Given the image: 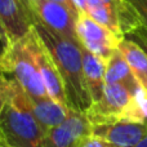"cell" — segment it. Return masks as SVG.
Masks as SVG:
<instances>
[{"instance_id": "6da1fadb", "label": "cell", "mask_w": 147, "mask_h": 147, "mask_svg": "<svg viewBox=\"0 0 147 147\" xmlns=\"http://www.w3.org/2000/svg\"><path fill=\"white\" fill-rule=\"evenodd\" d=\"M0 143L8 147H43L45 132L36 120L28 94L16 79L0 71Z\"/></svg>"}, {"instance_id": "7a4b0ae2", "label": "cell", "mask_w": 147, "mask_h": 147, "mask_svg": "<svg viewBox=\"0 0 147 147\" xmlns=\"http://www.w3.org/2000/svg\"><path fill=\"white\" fill-rule=\"evenodd\" d=\"M34 28L49 52L63 80L69 107L85 112L92 105V99L84 81L81 44L78 40L53 32L39 22H34Z\"/></svg>"}, {"instance_id": "3957f363", "label": "cell", "mask_w": 147, "mask_h": 147, "mask_svg": "<svg viewBox=\"0 0 147 147\" xmlns=\"http://www.w3.org/2000/svg\"><path fill=\"white\" fill-rule=\"evenodd\" d=\"M146 93L136 97L120 84H107L102 98L92 103L85 111L92 125L116 120L146 121L145 110Z\"/></svg>"}, {"instance_id": "277c9868", "label": "cell", "mask_w": 147, "mask_h": 147, "mask_svg": "<svg viewBox=\"0 0 147 147\" xmlns=\"http://www.w3.org/2000/svg\"><path fill=\"white\" fill-rule=\"evenodd\" d=\"M0 71L16 79L28 96L35 98L48 97L26 36L9 44L0 57Z\"/></svg>"}, {"instance_id": "5b68a950", "label": "cell", "mask_w": 147, "mask_h": 147, "mask_svg": "<svg viewBox=\"0 0 147 147\" xmlns=\"http://www.w3.org/2000/svg\"><path fill=\"white\" fill-rule=\"evenodd\" d=\"M27 8L34 22H39L51 31L65 38L78 40L76 20L79 13L67 5L53 0H28Z\"/></svg>"}, {"instance_id": "8992f818", "label": "cell", "mask_w": 147, "mask_h": 147, "mask_svg": "<svg viewBox=\"0 0 147 147\" xmlns=\"http://www.w3.org/2000/svg\"><path fill=\"white\" fill-rule=\"evenodd\" d=\"M76 36L83 48L106 62L117 51L120 41L123 40V38H119L107 27L98 23L88 13L79 14L76 20Z\"/></svg>"}, {"instance_id": "52a82bcc", "label": "cell", "mask_w": 147, "mask_h": 147, "mask_svg": "<svg viewBox=\"0 0 147 147\" xmlns=\"http://www.w3.org/2000/svg\"><path fill=\"white\" fill-rule=\"evenodd\" d=\"M26 38H27V43L28 47H30L31 53H32L36 67H38L39 72H40L41 79H43L48 97L52 98L53 101H56L57 103L69 107L63 80H62L58 69H57L54 61L52 59L49 52L47 51V48L41 43L39 35L36 34L34 25L31 31L26 35Z\"/></svg>"}, {"instance_id": "ba28073f", "label": "cell", "mask_w": 147, "mask_h": 147, "mask_svg": "<svg viewBox=\"0 0 147 147\" xmlns=\"http://www.w3.org/2000/svg\"><path fill=\"white\" fill-rule=\"evenodd\" d=\"M92 133V124L85 112L70 109L67 117L44 136L43 147H79Z\"/></svg>"}, {"instance_id": "9c48e42d", "label": "cell", "mask_w": 147, "mask_h": 147, "mask_svg": "<svg viewBox=\"0 0 147 147\" xmlns=\"http://www.w3.org/2000/svg\"><path fill=\"white\" fill-rule=\"evenodd\" d=\"M92 133L103 138L112 147H137L147 136V120H116L96 124L92 125Z\"/></svg>"}, {"instance_id": "30bf717a", "label": "cell", "mask_w": 147, "mask_h": 147, "mask_svg": "<svg viewBox=\"0 0 147 147\" xmlns=\"http://www.w3.org/2000/svg\"><path fill=\"white\" fill-rule=\"evenodd\" d=\"M0 22L13 43L30 32L34 18L22 0H0Z\"/></svg>"}, {"instance_id": "8fae6325", "label": "cell", "mask_w": 147, "mask_h": 147, "mask_svg": "<svg viewBox=\"0 0 147 147\" xmlns=\"http://www.w3.org/2000/svg\"><path fill=\"white\" fill-rule=\"evenodd\" d=\"M83 69L86 90L96 103L102 98L106 85V61L83 48Z\"/></svg>"}, {"instance_id": "7c38bea8", "label": "cell", "mask_w": 147, "mask_h": 147, "mask_svg": "<svg viewBox=\"0 0 147 147\" xmlns=\"http://www.w3.org/2000/svg\"><path fill=\"white\" fill-rule=\"evenodd\" d=\"M28 99H30V106L36 120L45 133L61 124L70 112V107L57 103L49 97L35 98V97L28 96Z\"/></svg>"}, {"instance_id": "4fadbf2b", "label": "cell", "mask_w": 147, "mask_h": 147, "mask_svg": "<svg viewBox=\"0 0 147 147\" xmlns=\"http://www.w3.org/2000/svg\"><path fill=\"white\" fill-rule=\"evenodd\" d=\"M106 83L107 84H120L125 86L133 96L138 97L146 93L134 78L128 62L117 49L111 58L106 62Z\"/></svg>"}, {"instance_id": "5bb4252c", "label": "cell", "mask_w": 147, "mask_h": 147, "mask_svg": "<svg viewBox=\"0 0 147 147\" xmlns=\"http://www.w3.org/2000/svg\"><path fill=\"white\" fill-rule=\"evenodd\" d=\"M120 53L128 62L134 78L147 93V54L137 43L124 38L119 44Z\"/></svg>"}, {"instance_id": "9a60e30c", "label": "cell", "mask_w": 147, "mask_h": 147, "mask_svg": "<svg viewBox=\"0 0 147 147\" xmlns=\"http://www.w3.org/2000/svg\"><path fill=\"white\" fill-rule=\"evenodd\" d=\"M88 14L97 21L98 23L103 25L110 31L117 35L119 38L124 39V34L120 25V14L119 9L102 3L101 0H88Z\"/></svg>"}, {"instance_id": "2e32d148", "label": "cell", "mask_w": 147, "mask_h": 147, "mask_svg": "<svg viewBox=\"0 0 147 147\" xmlns=\"http://www.w3.org/2000/svg\"><path fill=\"white\" fill-rule=\"evenodd\" d=\"M79 147H112V146L110 145L107 141H105L103 138L90 133L88 137L84 138V140L81 141V143L79 145Z\"/></svg>"}, {"instance_id": "e0dca14e", "label": "cell", "mask_w": 147, "mask_h": 147, "mask_svg": "<svg viewBox=\"0 0 147 147\" xmlns=\"http://www.w3.org/2000/svg\"><path fill=\"white\" fill-rule=\"evenodd\" d=\"M127 1L136 9L142 22L147 25V0H127Z\"/></svg>"}, {"instance_id": "ac0fdd59", "label": "cell", "mask_w": 147, "mask_h": 147, "mask_svg": "<svg viewBox=\"0 0 147 147\" xmlns=\"http://www.w3.org/2000/svg\"><path fill=\"white\" fill-rule=\"evenodd\" d=\"M128 35H133V36H137V38L140 39H143V40L147 41V25L145 23H142V25H140L136 30H133L130 34H128Z\"/></svg>"}, {"instance_id": "d6986e66", "label": "cell", "mask_w": 147, "mask_h": 147, "mask_svg": "<svg viewBox=\"0 0 147 147\" xmlns=\"http://www.w3.org/2000/svg\"><path fill=\"white\" fill-rule=\"evenodd\" d=\"M75 9L78 10V13H88V0H71Z\"/></svg>"}, {"instance_id": "ffe728a7", "label": "cell", "mask_w": 147, "mask_h": 147, "mask_svg": "<svg viewBox=\"0 0 147 147\" xmlns=\"http://www.w3.org/2000/svg\"><path fill=\"white\" fill-rule=\"evenodd\" d=\"M125 38H128V39H130V40H133L134 43H137L138 45H140L141 48H142V51L147 54V41H146V40H143V39L137 38V36H133V35H127Z\"/></svg>"}, {"instance_id": "44dd1931", "label": "cell", "mask_w": 147, "mask_h": 147, "mask_svg": "<svg viewBox=\"0 0 147 147\" xmlns=\"http://www.w3.org/2000/svg\"><path fill=\"white\" fill-rule=\"evenodd\" d=\"M9 44H10L9 39H7L5 36H3L1 34H0V57L5 53V51H7V48L9 47Z\"/></svg>"}, {"instance_id": "7402d4cb", "label": "cell", "mask_w": 147, "mask_h": 147, "mask_svg": "<svg viewBox=\"0 0 147 147\" xmlns=\"http://www.w3.org/2000/svg\"><path fill=\"white\" fill-rule=\"evenodd\" d=\"M53 1L62 3V4L67 5V7H69V8H71V9H74V10H75V12H78V10L75 9V7H74V4H72V1H71V0H53Z\"/></svg>"}, {"instance_id": "603a6c76", "label": "cell", "mask_w": 147, "mask_h": 147, "mask_svg": "<svg viewBox=\"0 0 147 147\" xmlns=\"http://www.w3.org/2000/svg\"><path fill=\"white\" fill-rule=\"evenodd\" d=\"M0 34H1L3 36H5L7 39H9V36H8V34H7V31H5V28L3 27V25H1V22H0ZM10 40V39H9Z\"/></svg>"}, {"instance_id": "cb8c5ba5", "label": "cell", "mask_w": 147, "mask_h": 147, "mask_svg": "<svg viewBox=\"0 0 147 147\" xmlns=\"http://www.w3.org/2000/svg\"><path fill=\"white\" fill-rule=\"evenodd\" d=\"M137 147H147V136H146L145 138H143L142 141H141V143H140V145H138Z\"/></svg>"}, {"instance_id": "d4e9b609", "label": "cell", "mask_w": 147, "mask_h": 147, "mask_svg": "<svg viewBox=\"0 0 147 147\" xmlns=\"http://www.w3.org/2000/svg\"><path fill=\"white\" fill-rule=\"evenodd\" d=\"M145 110H146V115H147V93H146V98H145Z\"/></svg>"}, {"instance_id": "484cf974", "label": "cell", "mask_w": 147, "mask_h": 147, "mask_svg": "<svg viewBox=\"0 0 147 147\" xmlns=\"http://www.w3.org/2000/svg\"><path fill=\"white\" fill-rule=\"evenodd\" d=\"M22 1H23V3H25V4H26V5H27V1H28V0H22Z\"/></svg>"}, {"instance_id": "4316f807", "label": "cell", "mask_w": 147, "mask_h": 147, "mask_svg": "<svg viewBox=\"0 0 147 147\" xmlns=\"http://www.w3.org/2000/svg\"><path fill=\"white\" fill-rule=\"evenodd\" d=\"M0 147H8V146H5V145H3V143H0Z\"/></svg>"}]
</instances>
